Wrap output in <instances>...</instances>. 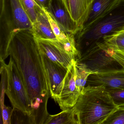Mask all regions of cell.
<instances>
[{
	"instance_id": "1",
	"label": "cell",
	"mask_w": 124,
	"mask_h": 124,
	"mask_svg": "<svg viewBox=\"0 0 124 124\" xmlns=\"http://www.w3.org/2000/svg\"><path fill=\"white\" fill-rule=\"evenodd\" d=\"M8 55L23 78L31 103L33 124H44L51 96L49 84L37 39L32 30L17 32L11 41Z\"/></svg>"
},
{
	"instance_id": "2",
	"label": "cell",
	"mask_w": 124,
	"mask_h": 124,
	"mask_svg": "<svg viewBox=\"0 0 124 124\" xmlns=\"http://www.w3.org/2000/svg\"><path fill=\"white\" fill-rule=\"evenodd\" d=\"M73 107L78 124H102L117 107L104 87L87 85Z\"/></svg>"
},
{
	"instance_id": "3",
	"label": "cell",
	"mask_w": 124,
	"mask_h": 124,
	"mask_svg": "<svg viewBox=\"0 0 124 124\" xmlns=\"http://www.w3.org/2000/svg\"><path fill=\"white\" fill-rule=\"evenodd\" d=\"M124 30V0L90 26L82 29L75 35L76 47L79 51L96 47L105 37Z\"/></svg>"
},
{
	"instance_id": "4",
	"label": "cell",
	"mask_w": 124,
	"mask_h": 124,
	"mask_svg": "<svg viewBox=\"0 0 124 124\" xmlns=\"http://www.w3.org/2000/svg\"><path fill=\"white\" fill-rule=\"evenodd\" d=\"M32 29V23L20 0H0V60L9 56V45L17 32Z\"/></svg>"
},
{
	"instance_id": "5",
	"label": "cell",
	"mask_w": 124,
	"mask_h": 124,
	"mask_svg": "<svg viewBox=\"0 0 124 124\" xmlns=\"http://www.w3.org/2000/svg\"><path fill=\"white\" fill-rule=\"evenodd\" d=\"M6 67L8 82L6 94L10 99L13 108L20 109L31 116V103L23 78L11 57Z\"/></svg>"
},
{
	"instance_id": "6",
	"label": "cell",
	"mask_w": 124,
	"mask_h": 124,
	"mask_svg": "<svg viewBox=\"0 0 124 124\" xmlns=\"http://www.w3.org/2000/svg\"><path fill=\"white\" fill-rule=\"evenodd\" d=\"M36 39L40 53L52 61L67 69L79 59L76 54L58 40Z\"/></svg>"
},
{
	"instance_id": "7",
	"label": "cell",
	"mask_w": 124,
	"mask_h": 124,
	"mask_svg": "<svg viewBox=\"0 0 124 124\" xmlns=\"http://www.w3.org/2000/svg\"><path fill=\"white\" fill-rule=\"evenodd\" d=\"M76 61L68 69L61 93L55 101L62 111L72 108L81 93L76 86Z\"/></svg>"
},
{
	"instance_id": "8",
	"label": "cell",
	"mask_w": 124,
	"mask_h": 124,
	"mask_svg": "<svg viewBox=\"0 0 124 124\" xmlns=\"http://www.w3.org/2000/svg\"><path fill=\"white\" fill-rule=\"evenodd\" d=\"M87 85L101 86L107 92L124 89V70L98 71L90 75L88 78Z\"/></svg>"
},
{
	"instance_id": "9",
	"label": "cell",
	"mask_w": 124,
	"mask_h": 124,
	"mask_svg": "<svg viewBox=\"0 0 124 124\" xmlns=\"http://www.w3.org/2000/svg\"><path fill=\"white\" fill-rule=\"evenodd\" d=\"M40 53L48 81L51 97L55 101L61 93L68 69L52 61L40 52Z\"/></svg>"
},
{
	"instance_id": "10",
	"label": "cell",
	"mask_w": 124,
	"mask_h": 124,
	"mask_svg": "<svg viewBox=\"0 0 124 124\" xmlns=\"http://www.w3.org/2000/svg\"><path fill=\"white\" fill-rule=\"evenodd\" d=\"M46 10L68 32L75 35L80 30L72 18L63 0H51L49 8Z\"/></svg>"
},
{
	"instance_id": "11",
	"label": "cell",
	"mask_w": 124,
	"mask_h": 124,
	"mask_svg": "<svg viewBox=\"0 0 124 124\" xmlns=\"http://www.w3.org/2000/svg\"><path fill=\"white\" fill-rule=\"evenodd\" d=\"M72 19L82 29L90 10L93 0H63Z\"/></svg>"
},
{
	"instance_id": "12",
	"label": "cell",
	"mask_w": 124,
	"mask_h": 124,
	"mask_svg": "<svg viewBox=\"0 0 124 124\" xmlns=\"http://www.w3.org/2000/svg\"><path fill=\"white\" fill-rule=\"evenodd\" d=\"M120 0H93L89 14L82 29L88 27L109 12L118 3Z\"/></svg>"
},
{
	"instance_id": "13",
	"label": "cell",
	"mask_w": 124,
	"mask_h": 124,
	"mask_svg": "<svg viewBox=\"0 0 124 124\" xmlns=\"http://www.w3.org/2000/svg\"><path fill=\"white\" fill-rule=\"evenodd\" d=\"M32 30L36 39L57 40L44 9L40 14L36 21L32 23Z\"/></svg>"
},
{
	"instance_id": "14",
	"label": "cell",
	"mask_w": 124,
	"mask_h": 124,
	"mask_svg": "<svg viewBox=\"0 0 124 124\" xmlns=\"http://www.w3.org/2000/svg\"><path fill=\"white\" fill-rule=\"evenodd\" d=\"M78 124L73 107L55 115H49L44 124Z\"/></svg>"
},
{
	"instance_id": "15",
	"label": "cell",
	"mask_w": 124,
	"mask_h": 124,
	"mask_svg": "<svg viewBox=\"0 0 124 124\" xmlns=\"http://www.w3.org/2000/svg\"><path fill=\"white\" fill-rule=\"evenodd\" d=\"M124 55V30L105 37L101 43L98 44Z\"/></svg>"
},
{
	"instance_id": "16",
	"label": "cell",
	"mask_w": 124,
	"mask_h": 124,
	"mask_svg": "<svg viewBox=\"0 0 124 124\" xmlns=\"http://www.w3.org/2000/svg\"><path fill=\"white\" fill-rule=\"evenodd\" d=\"M77 76L76 85L77 88L80 93L82 92L87 83L88 78L90 75L96 73L98 70H92L89 69L86 64L76 60Z\"/></svg>"
},
{
	"instance_id": "17",
	"label": "cell",
	"mask_w": 124,
	"mask_h": 124,
	"mask_svg": "<svg viewBox=\"0 0 124 124\" xmlns=\"http://www.w3.org/2000/svg\"><path fill=\"white\" fill-rule=\"evenodd\" d=\"M20 1L24 12L33 23L43 9L40 8L34 0H20Z\"/></svg>"
},
{
	"instance_id": "18",
	"label": "cell",
	"mask_w": 124,
	"mask_h": 124,
	"mask_svg": "<svg viewBox=\"0 0 124 124\" xmlns=\"http://www.w3.org/2000/svg\"><path fill=\"white\" fill-rule=\"evenodd\" d=\"M1 68H0V74L1 80L0 85V108L5 105L4 99L5 94L6 90L7 89L8 82V74L7 70V64L5 63L3 60H0Z\"/></svg>"
},
{
	"instance_id": "19",
	"label": "cell",
	"mask_w": 124,
	"mask_h": 124,
	"mask_svg": "<svg viewBox=\"0 0 124 124\" xmlns=\"http://www.w3.org/2000/svg\"><path fill=\"white\" fill-rule=\"evenodd\" d=\"M11 124H33L31 117L27 113L16 108H13Z\"/></svg>"
},
{
	"instance_id": "20",
	"label": "cell",
	"mask_w": 124,
	"mask_h": 124,
	"mask_svg": "<svg viewBox=\"0 0 124 124\" xmlns=\"http://www.w3.org/2000/svg\"><path fill=\"white\" fill-rule=\"evenodd\" d=\"M102 124H124V106L117 107Z\"/></svg>"
},
{
	"instance_id": "21",
	"label": "cell",
	"mask_w": 124,
	"mask_h": 124,
	"mask_svg": "<svg viewBox=\"0 0 124 124\" xmlns=\"http://www.w3.org/2000/svg\"><path fill=\"white\" fill-rule=\"evenodd\" d=\"M108 93L117 107L124 106V89Z\"/></svg>"
},
{
	"instance_id": "22",
	"label": "cell",
	"mask_w": 124,
	"mask_h": 124,
	"mask_svg": "<svg viewBox=\"0 0 124 124\" xmlns=\"http://www.w3.org/2000/svg\"><path fill=\"white\" fill-rule=\"evenodd\" d=\"M1 108V124H11L13 108L4 105Z\"/></svg>"
},
{
	"instance_id": "23",
	"label": "cell",
	"mask_w": 124,
	"mask_h": 124,
	"mask_svg": "<svg viewBox=\"0 0 124 124\" xmlns=\"http://www.w3.org/2000/svg\"><path fill=\"white\" fill-rule=\"evenodd\" d=\"M34 2L40 8L45 10H47L50 7L51 0H34Z\"/></svg>"
},
{
	"instance_id": "24",
	"label": "cell",
	"mask_w": 124,
	"mask_h": 124,
	"mask_svg": "<svg viewBox=\"0 0 124 124\" xmlns=\"http://www.w3.org/2000/svg\"><path fill=\"white\" fill-rule=\"evenodd\" d=\"M117 63L122 67L123 68L124 70V58L119 59L117 61Z\"/></svg>"
}]
</instances>
